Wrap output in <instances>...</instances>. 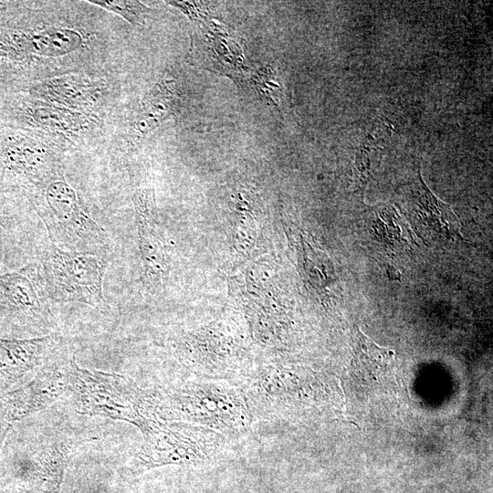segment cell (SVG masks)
I'll return each mask as SVG.
<instances>
[{"label": "cell", "instance_id": "1", "mask_svg": "<svg viewBox=\"0 0 493 493\" xmlns=\"http://www.w3.org/2000/svg\"><path fill=\"white\" fill-rule=\"evenodd\" d=\"M157 409L166 420L202 426L226 438L246 434L254 419L241 387L226 381L186 383L163 398Z\"/></svg>", "mask_w": 493, "mask_h": 493}, {"label": "cell", "instance_id": "2", "mask_svg": "<svg viewBox=\"0 0 493 493\" xmlns=\"http://www.w3.org/2000/svg\"><path fill=\"white\" fill-rule=\"evenodd\" d=\"M40 264L41 279L49 299L96 308L105 305L106 254L66 250L50 242L41 253Z\"/></svg>", "mask_w": 493, "mask_h": 493}, {"label": "cell", "instance_id": "3", "mask_svg": "<svg viewBox=\"0 0 493 493\" xmlns=\"http://www.w3.org/2000/svg\"><path fill=\"white\" fill-rule=\"evenodd\" d=\"M47 212L42 218L50 242L70 251L106 254L109 238L80 202L76 191L65 181L49 183L45 191Z\"/></svg>", "mask_w": 493, "mask_h": 493}, {"label": "cell", "instance_id": "4", "mask_svg": "<svg viewBox=\"0 0 493 493\" xmlns=\"http://www.w3.org/2000/svg\"><path fill=\"white\" fill-rule=\"evenodd\" d=\"M226 440L223 435L202 426L158 423L145 434L140 461L147 467L167 464L201 466L222 452Z\"/></svg>", "mask_w": 493, "mask_h": 493}, {"label": "cell", "instance_id": "5", "mask_svg": "<svg viewBox=\"0 0 493 493\" xmlns=\"http://www.w3.org/2000/svg\"><path fill=\"white\" fill-rule=\"evenodd\" d=\"M104 84L89 77L64 75L46 79L32 89L36 97L71 110L94 106L102 97Z\"/></svg>", "mask_w": 493, "mask_h": 493}, {"label": "cell", "instance_id": "6", "mask_svg": "<svg viewBox=\"0 0 493 493\" xmlns=\"http://www.w3.org/2000/svg\"><path fill=\"white\" fill-rule=\"evenodd\" d=\"M153 194L139 190L133 195L140 248L145 271L150 278H160L165 272V260L154 218Z\"/></svg>", "mask_w": 493, "mask_h": 493}, {"label": "cell", "instance_id": "7", "mask_svg": "<svg viewBox=\"0 0 493 493\" xmlns=\"http://www.w3.org/2000/svg\"><path fill=\"white\" fill-rule=\"evenodd\" d=\"M6 164L37 184H49L58 175L57 162L51 152L31 141L10 147Z\"/></svg>", "mask_w": 493, "mask_h": 493}, {"label": "cell", "instance_id": "8", "mask_svg": "<svg viewBox=\"0 0 493 493\" xmlns=\"http://www.w3.org/2000/svg\"><path fill=\"white\" fill-rule=\"evenodd\" d=\"M33 267L0 275V309L10 311H40L42 299L34 281Z\"/></svg>", "mask_w": 493, "mask_h": 493}, {"label": "cell", "instance_id": "9", "mask_svg": "<svg viewBox=\"0 0 493 493\" xmlns=\"http://www.w3.org/2000/svg\"><path fill=\"white\" fill-rule=\"evenodd\" d=\"M82 36L71 28L49 27L23 35L14 40L15 48L43 57L62 56L81 47Z\"/></svg>", "mask_w": 493, "mask_h": 493}, {"label": "cell", "instance_id": "10", "mask_svg": "<svg viewBox=\"0 0 493 493\" xmlns=\"http://www.w3.org/2000/svg\"><path fill=\"white\" fill-rule=\"evenodd\" d=\"M174 82L163 79L156 83L143 98L135 119L136 131L146 135L169 118L177 105Z\"/></svg>", "mask_w": 493, "mask_h": 493}, {"label": "cell", "instance_id": "11", "mask_svg": "<svg viewBox=\"0 0 493 493\" xmlns=\"http://www.w3.org/2000/svg\"><path fill=\"white\" fill-rule=\"evenodd\" d=\"M33 123L47 130L59 132H78L87 125L81 113L43 102L33 103L28 109Z\"/></svg>", "mask_w": 493, "mask_h": 493}, {"label": "cell", "instance_id": "12", "mask_svg": "<svg viewBox=\"0 0 493 493\" xmlns=\"http://www.w3.org/2000/svg\"><path fill=\"white\" fill-rule=\"evenodd\" d=\"M89 3L115 13L132 25L143 23L148 7L138 1L89 0Z\"/></svg>", "mask_w": 493, "mask_h": 493}, {"label": "cell", "instance_id": "13", "mask_svg": "<svg viewBox=\"0 0 493 493\" xmlns=\"http://www.w3.org/2000/svg\"><path fill=\"white\" fill-rule=\"evenodd\" d=\"M273 72L270 69H264L260 71L256 78V86L262 95L268 98L271 101H275L277 98V91L279 86L274 79Z\"/></svg>", "mask_w": 493, "mask_h": 493}, {"label": "cell", "instance_id": "14", "mask_svg": "<svg viewBox=\"0 0 493 493\" xmlns=\"http://www.w3.org/2000/svg\"><path fill=\"white\" fill-rule=\"evenodd\" d=\"M12 224L13 223L10 215L2 207H0V225L4 228L7 229L11 226Z\"/></svg>", "mask_w": 493, "mask_h": 493}]
</instances>
